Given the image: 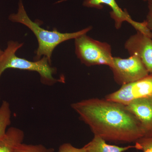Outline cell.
<instances>
[{
  "label": "cell",
  "mask_w": 152,
  "mask_h": 152,
  "mask_svg": "<svg viewBox=\"0 0 152 152\" xmlns=\"http://www.w3.org/2000/svg\"><path fill=\"white\" fill-rule=\"evenodd\" d=\"M25 137L23 131L19 128L11 127L5 135L0 139V152H14L18 146L23 143Z\"/></svg>",
  "instance_id": "30bf717a"
},
{
  "label": "cell",
  "mask_w": 152,
  "mask_h": 152,
  "mask_svg": "<svg viewBox=\"0 0 152 152\" xmlns=\"http://www.w3.org/2000/svg\"><path fill=\"white\" fill-rule=\"evenodd\" d=\"M144 1L147 2L148 4L152 3V0H143Z\"/></svg>",
  "instance_id": "e0dca14e"
},
{
  "label": "cell",
  "mask_w": 152,
  "mask_h": 152,
  "mask_svg": "<svg viewBox=\"0 0 152 152\" xmlns=\"http://www.w3.org/2000/svg\"><path fill=\"white\" fill-rule=\"evenodd\" d=\"M75 45L76 56L87 66L110 65L112 48L107 43L96 40L85 34L75 39Z\"/></svg>",
  "instance_id": "277c9868"
},
{
  "label": "cell",
  "mask_w": 152,
  "mask_h": 152,
  "mask_svg": "<svg viewBox=\"0 0 152 152\" xmlns=\"http://www.w3.org/2000/svg\"><path fill=\"white\" fill-rule=\"evenodd\" d=\"M23 44L16 41L8 42L7 48L0 56V78L6 69H13L37 72L39 75L42 83L47 86H52L61 82V80L54 77L56 74L57 69L52 66L51 62L46 57H42L40 60L31 61L17 56L16 53Z\"/></svg>",
  "instance_id": "3957f363"
},
{
  "label": "cell",
  "mask_w": 152,
  "mask_h": 152,
  "mask_svg": "<svg viewBox=\"0 0 152 152\" xmlns=\"http://www.w3.org/2000/svg\"><path fill=\"white\" fill-rule=\"evenodd\" d=\"M58 152H88L85 146L82 148H77L69 143H65L61 145Z\"/></svg>",
  "instance_id": "9a60e30c"
},
{
  "label": "cell",
  "mask_w": 152,
  "mask_h": 152,
  "mask_svg": "<svg viewBox=\"0 0 152 152\" xmlns=\"http://www.w3.org/2000/svg\"><path fill=\"white\" fill-rule=\"evenodd\" d=\"M0 31H1V28H0Z\"/></svg>",
  "instance_id": "d6986e66"
},
{
  "label": "cell",
  "mask_w": 152,
  "mask_h": 152,
  "mask_svg": "<svg viewBox=\"0 0 152 152\" xmlns=\"http://www.w3.org/2000/svg\"><path fill=\"white\" fill-rule=\"evenodd\" d=\"M71 106L94 135L106 142L131 143L145 137L138 121L123 104L105 98H91Z\"/></svg>",
  "instance_id": "6da1fadb"
},
{
  "label": "cell",
  "mask_w": 152,
  "mask_h": 152,
  "mask_svg": "<svg viewBox=\"0 0 152 152\" xmlns=\"http://www.w3.org/2000/svg\"><path fill=\"white\" fill-rule=\"evenodd\" d=\"M135 149L143 152H152V137H143L135 142Z\"/></svg>",
  "instance_id": "5bb4252c"
},
{
  "label": "cell",
  "mask_w": 152,
  "mask_h": 152,
  "mask_svg": "<svg viewBox=\"0 0 152 152\" xmlns=\"http://www.w3.org/2000/svg\"><path fill=\"white\" fill-rule=\"evenodd\" d=\"M109 66L115 82L121 86L137 81L150 74L140 58L135 55L127 58L113 57Z\"/></svg>",
  "instance_id": "5b68a950"
},
{
  "label": "cell",
  "mask_w": 152,
  "mask_h": 152,
  "mask_svg": "<svg viewBox=\"0 0 152 152\" xmlns=\"http://www.w3.org/2000/svg\"><path fill=\"white\" fill-rule=\"evenodd\" d=\"M124 47L130 56H137L149 74H152V38L137 32L126 41Z\"/></svg>",
  "instance_id": "ba28073f"
},
{
  "label": "cell",
  "mask_w": 152,
  "mask_h": 152,
  "mask_svg": "<svg viewBox=\"0 0 152 152\" xmlns=\"http://www.w3.org/2000/svg\"><path fill=\"white\" fill-rule=\"evenodd\" d=\"M126 106L140 124L145 137H152V97L136 99Z\"/></svg>",
  "instance_id": "9c48e42d"
},
{
  "label": "cell",
  "mask_w": 152,
  "mask_h": 152,
  "mask_svg": "<svg viewBox=\"0 0 152 152\" xmlns=\"http://www.w3.org/2000/svg\"><path fill=\"white\" fill-rule=\"evenodd\" d=\"M9 20L14 23H19L28 28L36 36L38 42V47L36 50L34 61L46 57L51 62L53 52L60 44L72 39H76L83 35L87 34L92 29L89 26L83 29L73 33H61L57 29L48 31L40 26L37 22H33L28 16L22 0H19L18 10L16 13H12L9 15Z\"/></svg>",
  "instance_id": "7a4b0ae2"
},
{
  "label": "cell",
  "mask_w": 152,
  "mask_h": 152,
  "mask_svg": "<svg viewBox=\"0 0 152 152\" xmlns=\"http://www.w3.org/2000/svg\"><path fill=\"white\" fill-rule=\"evenodd\" d=\"M67 0H59L56 3L64 2ZM108 6L111 9L110 12L111 18L115 21V27L119 29L121 27L123 22H127L134 28L137 32H139L150 37L152 35L151 32L147 27L145 22H138L134 20L126 9L122 10L117 4L115 0H84L83 5L86 7L92 8L101 10L103 8V5Z\"/></svg>",
  "instance_id": "8992f818"
},
{
  "label": "cell",
  "mask_w": 152,
  "mask_h": 152,
  "mask_svg": "<svg viewBox=\"0 0 152 152\" xmlns=\"http://www.w3.org/2000/svg\"><path fill=\"white\" fill-rule=\"evenodd\" d=\"M54 149L47 148L42 145H28L22 143L14 152H54Z\"/></svg>",
  "instance_id": "4fadbf2b"
},
{
  "label": "cell",
  "mask_w": 152,
  "mask_h": 152,
  "mask_svg": "<svg viewBox=\"0 0 152 152\" xmlns=\"http://www.w3.org/2000/svg\"><path fill=\"white\" fill-rule=\"evenodd\" d=\"M148 14L146 16V19L145 20L147 27L152 33V3L148 4Z\"/></svg>",
  "instance_id": "2e32d148"
},
{
  "label": "cell",
  "mask_w": 152,
  "mask_h": 152,
  "mask_svg": "<svg viewBox=\"0 0 152 152\" xmlns=\"http://www.w3.org/2000/svg\"><path fill=\"white\" fill-rule=\"evenodd\" d=\"M3 52L4 51H3L1 49V46H0V56H1V55L2 54Z\"/></svg>",
  "instance_id": "ac0fdd59"
},
{
  "label": "cell",
  "mask_w": 152,
  "mask_h": 152,
  "mask_svg": "<svg viewBox=\"0 0 152 152\" xmlns=\"http://www.w3.org/2000/svg\"><path fill=\"white\" fill-rule=\"evenodd\" d=\"M85 146L88 152H124L132 148H135V145L119 147L110 145L102 138L95 135L91 141Z\"/></svg>",
  "instance_id": "8fae6325"
},
{
  "label": "cell",
  "mask_w": 152,
  "mask_h": 152,
  "mask_svg": "<svg viewBox=\"0 0 152 152\" xmlns=\"http://www.w3.org/2000/svg\"><path fill=\"white\" fill-rule=\"evenodd\" d=\"M152 97V74L137 81L121 86L119 89L107 95L108 100L126 105L136 99Z\"/></svg>",
  "instance_id": "52a82bcc"
},
{
  "label": "cell",
  "mask_w": 152,
  "mask_h": 152,
  "mask_svg": "<svg viewBox=\"0 0 152 152\" xmlns=\"http://www.w3.org/2000/svg\"><path fill=\"white\" fill-rule=\"evenodd\" d=\"M12 112L8 102L3 101L0 106V139L4 136L11 124Z\"/></svg>",
  "instance_id": "7c38bea8"
}]
</instances>
